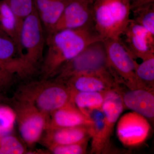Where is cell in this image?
Returning a JSON list of instances; mask_svg holds the SVG:
<instances>
[{"label": "cell", "mask_w": 154, "mask_h": 154, "mask_svg": "<svg viewBox=\"0 0 154 154\" xmlns=\"http://www.w3.org/2000/svg\"><path fill=\"white\" fill-rule=\"evenodd\" d=\"M22 24L26 17L36 10L34 0H4Z\"/></svg>", "instance_id": "obj_22"}, {"label": "cell", "mask_w": 154, "mask_h": 154, "mask_svg": "<svg viewBox=\"0 0 154 154\" xmlns=\"http://www.w3.org/2000/svg\"><path fill=\"white\" fill-rule=\"evenodd\" d=\"M88 142V140H86L78 143L52 146L48 148L52 154H84L87 152Z\"/></svg>", "instance_id": "obj_24"}, {"label": "cell", "mask_w": 154, "mask_h": 154, "mask_svg": "<svg viewBox=\"0 0 154 154\" xmlns=\"http://www.w3.org/2000/svg\"><path fill=\"white\" fill-rule=\"evenodd\" d=\"M108 92L71 91L72 102L83 114L89 117L92 111L102 107Z\"/></svg>", "instance_id": "obj_19"}, {"label": "cell", "mask_w": 154, "mask_h": 154, "mask_svg": "<svg viewBox=\"0 0 154 154\" xmlns=\"http://www.w3.org/2000/svg\"><path fill=\"white\" fill-rule=\"evenodd\" d=\"M121 37L123 39L119 40L134 59L143 60L154 57V35L132 19Z\"/></svg>", "instance_id": "obj_10"}, {"label": "cell", "mask_w": 154, "mask_h": 154, "mask_svg": "<svg viewBox=\"0 0 154 154\" xmlns=\"http://www.w3.org/2000/svg\"><path fill=\"white\" fill-rule=\"evenodd\" d=\"M131 11L133 21L154 35V2L132 9Z\"/></svg>", "instance_id": "obj_20"}, {"label": "cell", "mask_w": 154, "mask_h": 154, "mask_svg": "<svg viewBox=\"0 0 154 154\" xmlns=\"http://www.w3.org/2000/svg\"><path fill=\"white\" fill-rule=\"evenodd\" d=\"M154 90L145 88L132 89L122 93L121 96L124 107L143 116L146 118L152 119L154 117Z\"/></svg>", "instance_id": "obj_14"}, {"label": "cell", "mask_w": 154, "mask_h": 154, "mask_svg": "<svg viewBox=\"0 0 154 154\" xmlns=\"http://www.w3.org/2000/svg\"><path fill=\"white\" fill-rule=\"evenodd\" d=\"M91 1H94V0H91Z\"/></svg>", "instance_id": "obj_29"}, {"label": "cell", "mask_w": 154, "mask_h": 154, "mask_svg": "<svg viewBox=\"0 0 154 154\" xmlns=\"http://www.w3.org/2000/svg\"><path fill=\"white\" fill-rule=\"evenodd\" d=\"M72 0H34L35 9L45 32L51 33L61 15Z\"/></svg>", "instance_id": "obj_16"}, {"label": "cell", "mask_w": 154, "mask_h": 154, "mask_svg": "<svg viewBox=\"0 0 154 154\" xmlns=\"http://www.w3.org/2000/svg\"><path fill=\"white\" fill-rule=\"evenodd\" d=\"M150 130V125L146 119L133 111L125 113L119 119L116 127V133L122 144L135 146L146 140Z\"/></svg>", "instance_id": "obj_11"}, {"label": "cell", "mask_w": 154, "mask_h": 154, "mask_svg": "<svg viewBox=\"0 0 154 154\" xmlns=\"http://www.w3.org/2000/svg\"><path fill=\"white\" fill-rule=\"evenodd\" d=\"M103 40L96 29H65L46 36L47 52L40 66L42 79L55 76L61 67L89 45Z\"/></svg>", "instance_id": "obj_1"}, {"label": "cell", "mask_w": 154, "mask_h": 154, "mask_svg": "<svg viewBox=\"0 0 154 154\" xmlns=\"http://www.w3.org/2000/svg\"><path fill=\"white\" fill-rule=\"evenodd\" d=\"M15 99L32 104L48 116L72 102L71 91L65 84L48 79L32 82L22 86Z\"/></svg>", "instance_id": "obj_2"}, {"label": "cell", "mask_w": 154, "mask_h": 154, "mask_svg": "<svg viewBox=\"0 0 154 154\" xmlns=\"http://www.w3.org/2000/svg\"><path fill=\"white\" fill-rule=\"evenodd\" d=\"M22 25L8 4L4 0L0 1V30L15 42L19 55Z\"/></svg>", "instance_id": "obj_18"}, {"label": "cell", "mask_w": 154, "mask_h": 154, "mask_svg": "<svg viewBox=\"0 0 154 154\" xmlns=\"http://www.w3.org/2000/svg\"><path fill=\"white\" fill-rule=\"evenodd\" d=\"M1 102H2V97L0 96V104H1Z\"/></svg>", "instance_id": "obj_28"}, {"label": "cell", "mask_w": 154, "mask_h": 154, "mask_svg": "<svg viewBox=\"0 0 154 154\" xmlns=\"http://www.w3.org/2000/svg\"><path fill=\"white\" fill-rule=\"evenodd\" d=\"M64 84L73 92H107L119 88V84L112 75L95 73L75 75Z\"/></svg>", "instance_id": "obj_12"}, {"label": "cell", "mask_w": 154, "mask_h": 154, "mask_svg": "<svg viewBox=\"0 0 154 154\" xmlns=\"http://www.w3.org/2000/svg\"><path fill=\"white\" fill-rule=\"evenodd\" d=\"M27 150L22 143L10 134L0 136V154L27 153Z\"/></svg>", "instance_id": "obj_23"}, {"label": "cell", "mask_w": 154, "mask_h": 154, "mask_svg": "<svg viewBox=\"0 0 154 154\" xmlns=\"http://www.w3.org/2000/svg\"><path fill=\"white\" fill-rule=\"evenodd\" d=\"M93 123L90 117L83 114L71 102L50 114L45 130L91 125Z\"/></svg>", "instance_id": "obj_15"}, {"label": "cell", "mask_w": 154, "mask_h": 154, "mask_svg": "<svg viewBox=\"0 0 154 154\" xmlns=\"http://www.w3.org/2000/svg\"><path fill=\"white\" fill-rule=\"evenodd\" d=\"M124 108L118 91L116 90L108 91L101 107L104 115L103 128L99 137L91 143L92 153H105L110 150V138Z\"/></svg>", "instance_id": "obj_8"}, {"label": "cell", "mask_w": 154, "mask_h": 154, "mask_svg": "<svg viewBox=\"0 0 154 154\" xmlns=\"http://www.w3.org/2000/svg\"><path fill=\"white\" fill-rule=\"evenodd\" d=\"M0 62L6 68L22 79L23 71L17 45L8 36L0 34Z\"/></svg>", "instance_id": "obj_17"}, {"label": "cell", "mask_w": 154, "mask_h": 154, "mask_svg": "<svg viewBox=\"0 0 154 154\" xmlns=\"http://www.w3.org/2000/svg\"><path fill=\"white\" fill-rule=\"evenodd\" d=\"M0 34H5V33H4V32H3L2 31V30H0Z\"/></svg>", "instance_id": "obj_27"}, {"label": "cell", "mask_w": 154, "mask_h": 154, "mask_svg": "<svg viewBox=\"0 0 154 154\" xmlns=\"http://www.w3.org/2000/svg\"><path fill=\"white\" fill-rule=\"evenodd\" d=\"M13 108L23 140L29 146L38 142L45 130L49 116L30 103L16 99Z\"/></svg>", "instance_id": "obj_7"}, {"label": "cell", "mask_w": 154, "mask_h": 154, "mask_svg": "<svg viewBox=\"0 0 154 154\" xmlns=\"http://www.w3.org/2000/svg\"><path fill=\"white\" fill-rule=\"evenodd\" d=\"M103 41L109 63L119 83L124 84L130 90L145 88L136 75L137 63L130 55L120 40L105 39Z\"/></svg>", "instance_id": "obj_6"}, {"label": "cell", "mask_w": 154, "mask_h": 154, "mask_svg": "<svg viewBox=\"0 0 154 154\" xmlns=\"http://www.w3.org/2000/svg\"><path fill=\"white\" fill-rule=\"evenodd\" d=\"M91 125L57 128L45 130L43 143L48 148L89 140L91 138Z\"/></svg>", "instance_id": "obj_13"}, {"label": "cell", "mask_w": 154, "mask_h": 154, "mask_svg": "<svg viewBox=\"0 0 154 154\" xmlns=\"http://www.w3.org/2000/svg\"><path fill=\"white\" fill-rule=\"evenodd\" d=\"M94 2L91 0H72L50 33L65 29H96Z\"/></svg>", "instance_id": "obj_9"}, {"label": "cell", "mask_w": 154, "mask_h": 154, "mask_svg": "<svg viewBox=\"0 0 154 154\" xmlns=\"http://www.w3.org/2000/svg\"><path fill=\"white\" fill-rule=\"evenodd\" d=\"M131 6V10L140 6L154 3V0H129Z\"/></svg>", "instance_id": "obj_26"}, {"label": "cell", "mask_w": 154, "mask_h": 154, "mask_svg": "<svg viewBox=\"0 0 154 154\" xmlns=\"http://www.w3.org/2000/svg\"><path fill=\"white\" fill-rule=\"evenodd\" d=\"M95 73L116 75L110 66L103 40L89 45L76 56L63 65L56 74L55 81L64 83L79 74Z\"/></svg>", "instance_id": "obj_5"}, {"label": "cell", "mask_w": 154, "mask_h": 154, "mask_svg": "<svg viewBox=\"0 0 154 154\" xmlns=\"http://www.w3.org/2000/svg\"><path fill=\"white\" fill-rule=\"evenodd\" d=\"M45 45L44 28L35 10L24 20L20 32L19 58L24 79L35 74L41 66Z\"/></svg>", "instance_id": "obj_3"}, {"label": "cell", "mask_w": 154, "mask_h": 154, "mask_svg": "<svg viewBox=\"0 0 154 154\" xmlns=\"http://www.w3.org/2000/svg\"><path fill=\"white\" fill-rule=\"evenodd\" d=\"M16 76L0 62V90L10 88L14 82Z\"/></svg>", "instance_id": "obj_25"}, {"label": "cell", "mask_w": 154, "mask_h": 154, "mask_svg": "<svg viewBox=\"0 0 154 154\" xmlns=\"http://www.w3.org/2000/svg\"><path fill=\"white\" fill-rule=\"evenodd\" d=\"M136 75L143 86L146 89L153 90L154 82V57L137 64Z\"/></svg>", "instance_id": "obj_21"}, {"label": "cell", "mask_w": 154, "mask_h": 154, "mask_svg": "<svg viewBox=\"0 0 154 154\" xmlns=\"http://www.w3.org/2000/svg\"><path fill=\"white\" fill-rule=\"evenodd\" d=\"M95 29L103 40H119L130 21L129 0H94Z\"/></svg>", "instance_id": "obj_4"}]
</instances>
